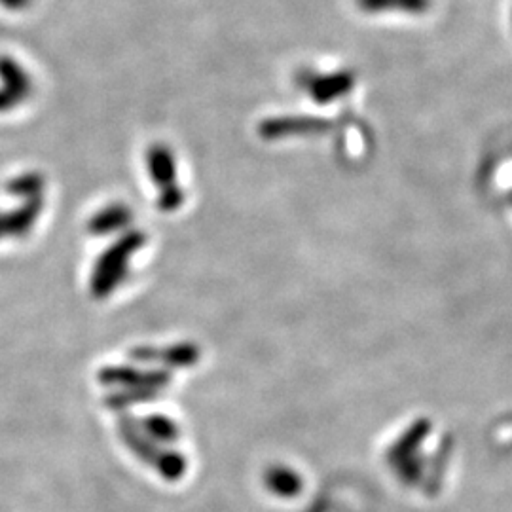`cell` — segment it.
<instances>
[{
	"mask_svg": "<svg viewBox=\"0 0 512 512\" xmlns=\"http://www.w3.org/2000/svg\"><path fill=\"white\" fill-rule=\"evenodd\" d=\"M116 429H118V437L126 444L129 452L135 458L141 459L143 463L150 465L152 469H156L160 475H164L165 478H177L183 473V459L175 456V454L164 452L158 446L160 442L150 439L148 435L143 433V429L139 427L137 420L124 416L116 423Z\"/></svg>",
	"mask_w": 512,
	"mask_h": 512,
	"instance_id": "6da1fadb",
	"label": "cell"
},
{
	"mask_svg": "<svg viewBox=\"0 0 512 512\" xmlns=\"http://www.w3.org/2000/svg\"><path fill=\"white\" fill-rule=\"evenodd\" d=\"M298 84L310 93L319 105H327L330 101H336L351 92L355 76L348 71L332 74L302 73L298 76Z\"/></svg>",
	"mask_w": 512,
	"mask_h": 512,
	"instance_id": "7a4b0ae2",
	"label": "cell"
},
{
	"mask_svg": "<svg viewBox=\"0 0 512 512\" xmlns=\"http://www.w3.org/2000/svg\"><path fill=\"white\" fill-rule=\"evenodd\" d=\"M330 128V122L313 116H291V118H270L260 124V135L268 141L300 137V135H321Z\"/></svg>",
	"mask_w": 512,
	"mask_h": 512,
	"instance_id": "3957f363",
	"label": "cell"
},
{
	"mask_svg": "<svg viewBox=\"0 0 512 512\" xmlns=\"http://www.w3.org/2000/svg\"><path fill=\"white\" fill-rule=\"evenodd\" d=\"M359 8L368 14H380V12H404L420 16L431 8V0H357Z\"/></svg>",
	"mask_w": 512,
	"mask_h": 512,
	"instance_id": "277c9868",
	"label": "cell"
},
{
	"mask_svg": "<svg viewBox=\"0 0 512 512\" xmlns=\"http://www.w3.org/2000/svg\"><path fill=\"white\" fill-rule=\"evenodd\" d=\"M143 433L156 442H173L177 439V425L165 416H147L137 420Z\"/></svg>",
	"mask_w": 512,
	"mask_h": 512,
	"instance_id": "5b68a950",
	"label": "cell"
}]
</instances>
